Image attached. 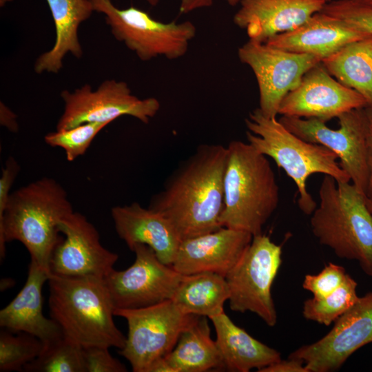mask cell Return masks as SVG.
Listing matches in <instances>:
<instances>
[{"label":"cell","instance_id":"6da1fadb","mask_svg":"<svg viewBox=\"0 0 372 372\" xmlns=\"http://www.w3.org/2000/svg\"><path fill=\"white\" fill-rule=\"evenodd\" d=\"M226 161L227 147L200 145L152 197L149 207L167 218L182 240L222 227Z\"/></svg>","mask_w":372,"mask_h":372},{"label":"cell","instance_id":"7a4b0ae2","mask_svg":"<svg viewBox=\"0 0 372 372\" xmlns=\"http://www.w3.org/2000/svg\"><path fill=\"white\" fill-rule=\"evenodd\" d=\"M74 211L64 187L52 178L43 177L10 193L0 218V255L6 243L21 242L30 260L51 273L53 251L62 239L61 221Z\"/></svg>","mask_w":372,"mask_h":372},{"label":"cell","instance_id":"3957f363","mask_svg":"<svg viewBox=\"0 0 372 372\" xmlns=\"http://www.w3.org/2000/svg\"><path fill=\"white\" fill-rule=\"evenodd\" d=\"M50 315L63 333L83 348L122 349L126 337L114 323V305L104 278L61 276L48 280Z\"/></svg>","mask_w":372,"mask_h":372},{"label":"cell","instance_id":"277c9868","mask_svg":"<svg viewBox=\"0 0 372 372\" xmlns=\"http://www.w3.org/2000/svg\"><path fill=\"white\" fill-rule=\"evenodd\" d=\"M223 190L220 225L253 236L262 234L280 200L279 187L267 156L247 142L231 141L227 146Z\"/></svg>","mask_w":372,"mask_h":372},{"label":"cell","instance_id":"5b68a950","mask_svg":"<svg viewBox=\"0 0 372 372\" xmlns=\"http://www.w3.org/2000/svg\"><path fill=\"white\" fill-rule=\"evenodd\" d=\"M320 203L311 214L312 233L340 258L357 261L372 276V214L366 196L353 183L324 175Z\"/></svg>","mask_w":372,"mask_h":372},{"label":"cell","instance_id":"8992f818","mask_svg":"<svg viewBox=\"0 0 372 372\" xmlns=\"http://www.w3.org/2000/svg\"><path fill=\"white\" fill-rule=\"evenodd\" d=\"M247 143L257 152L271 158L295 183L298 205L311 215L317 204L307 189V180L313 174L329 175L337 182H350L348 174L337 161L338 156L326 147L296 136L276 118L264 116L259 108L245 119Z\"/></svg>","mask_w":372,"mask_h":372},{"label":"cell","instance_id":"52a82bcc","mask_svg":"<svg viewBox=\"0 0 372 372\" xmlns=\"http://www.w3.org/2000/svg\"><path fill=\"white\" fill-rule=\"evenodd\" d=\"M90 1L94 12L104 14L114 38L143 61L158 56L179 59L196 36V26L189 21L164 23L136 7L120 9L111 0Z\"/></svg>","mask_w":372,"mask_h":372},{"label":"cell","instance_id":"ba28073f","mask_svg":"<svg viewBox=\"0 0 372 372\" xmlns=\"http://www.w3.org/2000/svg\"><path fill=\"white\" fill-rule=\"evenodd\" d=\"M127 320L128 333L118 353L134 372H147L150 365L169 353L182 333L200 316L181 311L172 300L137 309H115Z\"/></svg>","mask_w":372,"mask_h":372},{"label":"cell","instance_id":"9c48e42d","mask_svg":"<svg viewBox=\"0 0 372 372\" xmlns=\"http://www.w3.org/2000/svg\"><path fill=\"white\" fill-rule=\"evenodd\" d=\"M281 263L282 247L262 234L254 236L225 276L230 309L252 312L269 327H274L278 316L271 289Z\"/></svg>","mask_w":372,"mask_h":372},{"label":"cell","instance_id":"30bf717a","mask_svg":"<svg viewBox=\"0 0 372 372\" xmlns=\"http://www.w3.org/2000/svg\"><path fill=\"white\" fill-rule=\"evenodd\" d=\"M338 118L340 127L337 130L328 127L326 122L314 118L282 116L279 121L300 138L333 152L352 183L366 196L369 169L364 107L345 112Z\"/></svg>","mask_w":372,"mask_h":372},{"label":"cell","instance_id":"8fae6325","mask_svg":"<svg viewBox=\"0 0 372 372\" xmlns=\"http://www.w3.org/2000/svg\"><path fill=\"white\" fill-rule=\"evenodd\" d=\"M64 103L56 130H67L85 123H112L121 116H130L147 124L160 110L154 97L139 99L132 94L127 83L105 80L95 90L85 84L73 92L63 90Z\"/></svg>","mask_w":372,"mask_h":372},{"label":"cell","instance_id":"7c38bea8","mask_svg":"<svg viewBox=\"0 0 372 372\" xmlns=\"http://www.w3.org/2000/svg\"><path fill=\"white\" fill-rule=\"evenodd\" d=\"M238 55L256 76L258 108L269 118H276L285 96L300 85L307 71L321 62L312 54L291 52L251 40L238 48Z\"/></svg>","mask_w":372,"mask_h":372},{"label":"cell","instance_id":"4fadbf2b","mask_svg":"<svg viewBox=\"0 0 372 372\" xmlns=\"http://www.w3.org/2000/svg\"><path fill=\"white\" fill-rule=\"evenodd\" d=\"M135 260L128 268L114 269L104 278L115 309H137L172 300L185 275L162 262L144 244L132 249Z\"/></svg>","mask_w":372,"mask_h":372},{"label":"cell","instance_id":"5bb4252c","mask_svg":"<svg viewBox=\"0 0 372 372\" xmlns=\"http://www.w3.org/2000/svg\"><path fill=\"white\" fill-rule=\"evenodd\" d=\"M372 342V291L334 322L331 331L318 341L303 345L289 355L301 360L309 372L338 370L358 349Z\"/></svg>","mask_w":372,"mask_h":372},{"label":"cell","instance_id":"9a60e30c","mask_svg":"<svg viewBox=\"0 0 372 372\" xmlns=\"http://www.w3.org/2000/svg\"><path fill=\"white\" fill-rule=\"evenodd\" d=\"M59 229L63 238L51 257L52 274L105 278L114 269L118 255L102 245L97 229L84 215L74 211Z\"/></svg>","mask_w":372,"mask_h":372},{"label":"cell","instance_id":"2e32d148","mask_svg":"<svg viewBox=\"0 0 372 372\" xmlns=\"http://www.w3.org/2000/svg\"><path fill=\"white\" fill-rule=\"evenodd\" d=\"M366 106L363 96L340 83L320 63L307 71L300 85L285 96L278 114L327 122Z\"/></svg>","mask_w":372,"mask_h":372},{"label":"cell","instance_id":"e0dca14e","mask_svg":"<svg viewBox=\"0 0 372 372\" xmlns=\"http://www.w3.org/2000/svg\"><path fill=\"white\" fill-rule=\"evenodd\" d=\"M252 238L246 231L222 227L183 240L172 266L183 275L212 272L225 277Z\"/></svg>","mask_w":372,"mask_h":372},{"label":"cell","instance_id":"ac0fdd59","mask_svg":"<svg viewBox=\"0 0 372 372\" xmlns=\"http://www.w3.org/2000/svg\"><path fill=\"white\" fill-rule=\"evenodd\" d=\"M326 3L327 0H240L233 20L246 31L249 40L266 43L298 28L320 12Z\"/></svg>","mask_w":372,"mask_h":372},{"label":"cell","instance_id":"d6986e66","mask_svg":"<svg viewBox=\"0 0 372 372\" xmlns=\"http://www.w3.org/2000/svg\"><path fill=\"white\" fill-rule=\"evenodd\" d=\"M111 216L118 236L130 250L136 244L146 245L162 262L172 265L182 240L167 218L137 202L112 207Z\"/></svg>","mask_w":372,"mask_h":372},{"label":"cell","instance_id":"ffe728a7","mask_svg":"<svg viewBox=\"0 0 372 372\" xmlns=\"http://www.w3.org/2000/svg\"><path fill=\"white\" fill-rule=\"evenodd\" d=\"M370 35L320 11L298 28L277 34L265 43L291 52L312 54L322 61L344 45Z\"/></svg>","mask_w":372,"mask_h":372},{"label":"cell","instance_id":"44dd1931","mask_svg":"<svg viewBox=\"0 0 372 372\" xmlns=\"http://www.w3.org/2000/svg\"><path fill=\"white\" fill-rule=\"evenodd\" d=\"M50 273L30 260L26 282L16 297L0 311V326L8 331L31 334L43 344L63 335L59 325L43 312L42 289Z\"/></svg>","mask_w":372,"mask_h":372},{"label":"cell","instance_id":"7402d4cb","mask_svg":"<svg viewBox=\"0 0 372 372\" xmlns=\"http://www.w3.org/2000/svg\"><path fill=\"white\" fill-rule=\"evenodd\" d=\"M55 27L56 38L52 48L36 60V73L57 74L63 61L70 53L77 59L83 55L78 30L80 25L94 12L90 0H46Z\"/></svg>","mask_w":372,"mask_h":372},{"label":"cell","instance_id":"603a6c76","mask_svg":"<svg viewBox=\"0 0 372 372\" xmlns=\"http://www.w3.org/2000/svg\"><path fill=\"white\" fill-rule=\"evenodd\" d=\"M209 319L216 331V342L225 369L249 372L256 369L258 371L281 359L279 351L238 327L225 311Z\"/></svg>","mask_w":372,"mask_h":372},{"label":"cell","instance_id":"cb8c5ba5","mask_svg":"<svg viewBox=\"0 0 372 372\" xmlns=\"http://www.w3.org/2000/svg\"><path fill=\"white\" fill-rule=\"evenodd\" d=\"M205 316L196 320L180 335L173 350L165 356L174 372H204L225 369L216 340L211 338Z\"/></svg>","mask_w":372,"mask_h":372},{"label":"cell","instance_id":"d4e9b609","mask_svg":"<svg viewBox=\"0 0 372 372\" xmlns=\"http://www.w3.org/2000/svg\"><path fill=\"white\" fill-rule=\"evenodd\" d=\"M321 64L340 83L360 93L372 107V35L349 43Z\"/></svg>","mask_w":372,"mask_h":372},{"label":"cell","instance_id":"484cf974","mask_svg":"<svg viewBox=\"0 0 372 372\" xmlns=\"http://www.w3.org/2000/svg\"><path fill=\"white\" fill-rule=\"evenodd\" d=\"M229 298L225 277L203 272L185 275L172 300L183 313L209 319L224 312Z\"/></svg>","mask_w":372,"mask_h":372},{"label":"cell","instance_id":"4316f807","mask_svg":"<svg viewBox=\"0 0 372 372\" xmlns=\"http://www.w3.org/2000/svg\"><path fill=\"white\" fill-rule=\"evenodd\" d=\"M40 354L27 364L26 372H86L83 347L65 335L43 344Z\"/></svg>","mask_w":372,"mask_h":372},{"label":"cell","instance_id":"83f0119b","mask_svg":"<svg viewBox=\"0 0 372 372\" xmlns=\"http://www.w3.org/2000/svg\"><path fill=\"white\" fill-rule=\"evenodd\" d=\"M357 287L356 281L347 273L343 283L330 294L322 298L312 297L304 302V318L329 326L358 300Z\"/></svg>","mask_w":372,"mask_h":372},{"label":"cell","instance_id":"f1b7e54d","mask_svg":"<svg viewBox=\"0 0 372 372\" xmlns=\"http://www.w3.org/2000/svg\"><path fill=\"white\" fill-rule=\"evenodd\" d=\"M43 345L31 334L3 329L0 333V371H23L40 354Z\"/></svg>","mask_w":372,"mask_h":372},{"label":"cell","instance_id":"f546056e","mask_svg":"<svg viewBox=\"0 0 372 372\" xmlns=\"http://www.w3.org/2000/svg\"><path fill=\"white\" fill-rule=\"evenodd\" d=\"M110 123H85L67 130H56L47 134L45 142L53 147H61L68 161L83 155L95 136Z\"/></svg>","mask_w":372,"mask_h":372},{"label":"cell","instance_id":"4dcf8cb0","mask_svg":"<svg viewBox=\"0 0 372 372\" xmlns=\"http://www.w3.org/2000/svg\"><path fill=\"white\" fill-rule=\"evenodd\" d=\"M321 12L372 35V9L369 8L353 0H335L326 3Z\"/></svg>","mask_w":372,"mask_h":372},{"label":"cell","instance_id":"1f68e13d","mask_svg":"<svg viewBox=\"0 0 372 372\" xmlns=\"http://www.w3.org/2000/svg\"><path fill=\"white\" fill-rule=\"evenodd\" d=\"M347 273L338 265L329 262L316 275L305 276L302 287L313 294V297H324L337 289L344 281Z\"/></svg>","mask_w":372,"mask_h":372},{"label":"cell","instance_id":"d6a6232c","mask_svg":"<svg viewBox=\"0 0 372 372\" xmlns=\"http://www.w3.org/2000/svg\"><path fill=\"white\" fill-rule=\"evenodd\" d=\"M108 347L92 346L83 348L86 372H125L126 366L110 353Z\"/></svg>","mask_w":372,"mask_h":372},{"label":"cell","instance_id":"836d02e7","mask_svg":"<svg viewBox=\"0 0 372 372\" xmlns=\"http://www.w3.org/2000/svg\"><path fill=\"white\" fill-rule=\"evenodd\" d=\"M20 171V166L16 159L10 156L2 168L0 178V218L5 211L10 194L12 185Z\"/></svg>","mask_w":372,"mask_h":372},{"label":"cell","instance_id":"e575fe53","mask_svg":"<svg viewBox=\"0 0 372 372\" xmlns=\"http://www.w3.org/2000/svg\"><path fill=\"white\" fill-rule=\"evenodd\" d=\"M259 372H309L304 364L299 360L289 358L279 360L260 369Z\"/></svg>","mask_w":372,"mask_h":372},{"label":"cell","instance_id":"d590c367","mask_svg":"<svg viewBox=\"0 0 372 372\" xmlns=\"http://www.w3.org/2000/svg\"><path fill=\"white\" fill-rule=\"evenodd\" d=\"M366 118V139L368 148V164L369 169V185L366 197L372 195V107H364Z\"/></svg>","mask_w":372,"mask_h":372},{"label":"cell","instance_id":"8d00e7d4","mask_svg":"<svg viewBox=\"0 0 372 372\" xmlns=\"http://www.w3.org/2000/svg\"><path fill=\"white\" fill-rule=\"evenodd\" d=\"M152 6H156L160 0H145ZM180 12L187 14L198 9L209 8L214 0H180Z\"/></svg>","mask_w":372,"mask_h":372},{"label":"cell","instance_id":"74e56055","mask_svg":"<svg viewBox=\"0 0 372 372\" xmlns=\"http://www.w3.org/2000/svg\"><path fill=\"white\" fill-rule=\"evenodd\" d=\"M0 124L12 132H17L19 129L17 115L2 101L0 103Z\"/></svg>","mask_w":372,"mask_h":372},{"label":"cell","instance_id":"f35d334b","mask_svg":"<svg viewBox=\"0 0 372 372\" xmlns=\"http://www.w3.org/2000/svg\"><path fill=\"white\" fill-rule=\"evenodd\" d=\"M355 2L372 9V0H353Z\"/></svg>","mask_w":372,"mask_h":372},{"label":"cell","instance_id":"ab89813d","mask_svg":"<svg viewBox=\"0 0 372 372\" xmlns=\"http://www.w3.org/2000/svg\"><path fill=\"white\" fill-rule=\"evenodd\" d=\"M366 205L369 211L372 214V195L366 197Z\"/></svg>","mask_w":372,"mask_h":372},{"label":"cell","instance_id":"60d3db41","mask_svg":"<svg viewBox=\"0 0 372 372\" xmlns=\"http://www.w3.org/2000/svg\"><path fill=\"white\" fill-rule=\"evenodd\" d=\"M230 6H234L240 3V0H225Z\"/></svg>","mask_w":372,"mask_h":372},{"label":"cell","instance_id":"b9f144b4","mask_svg":"<svg viewBox=\"0 0 372 372\" xmlns=\"http://www.w3.org/2000/svg\"><path fill=\"white\" fill-rule=\"evenodd\" d=\"M13 0H0V6L2 8L3 7L6 3L12 1Z\"/></svg>","mask_w":372,"mask_h":372},{"label":"cell","instance_id":"7bdbcfd3","mask_svg":"<svg viewBox=\"0 0 372 372\" xmlns=\"http://www.w3.org/2000/svg\"><path fill=\"white\" fill-rule=\"evenodd\" d=\"M327 2H329V1H330L331 0H327Z\"/></svg>","mask_w":372,"mask_h":372}]
</instances>
